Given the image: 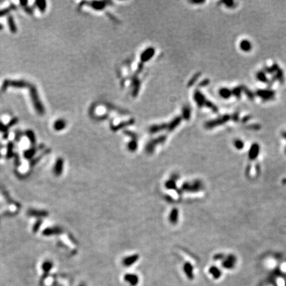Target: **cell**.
<instances>
[{
	"mask_svg": "<svg viewBox=\"0 0 286 286\" xmlns=\"http://www.w3.org/2000/svg\"><path fill=\"white\" fill-rule=\"evenodd\" d=\"M30 95L31 97V99H32L34 107L36 109V110L37 111V112L40 114V115H43V114L45 113V109L43 107V105L41 103L39 98L38 96L37 91V89L35 86H32L30 88Z\"/></svg>",
	"mask_w": 286,
	"mask_h": 286,
	"instance_id": "6da1fadb",
	"label": "cell"
},
{
	"mask_svg": "<svg viewBox=\"0 0 286 286\" xmlns=\"http://www.w3.org/2000/svg\"><path fill=\"white\" fill-rule=\"evenodd\" d=\"M26 134L27 135V137L29 138V139L30 140V141L33 143V144H35V135H34L33 132L32 130H27L26 132Z\"/></svg>",
	"mask_w": 286,
	"mask_h": 286,
	"instance_id": "484cf974",
	"label": "cell"
},
{
	"mask_svg": "<svg viewBox=\"0 0 286 286\" xmlns=\"http://www.w3.org/2000/svg\"><path fill=\"white\" fill-rule=\"evenodd\" d=\"M250 119H251V116L250 115L246 116V117H244L243 119H242V122H248Z\"/></svg>",
	"mask_w": 286,
	"mask_h": 286,
	"instance_id": "f35d334b",
	"label": "cell"
},
{
	"mask_svg": "<svg viewBox=\"0 0 286 286\" xmlns=\"http://www.w3.org/2000/svg\"><path fill=\"white\" fill-rule=\"evenodd\" d=\"M285 153H286V147H285Z\"/></svg>",
	"mask_w": 286,
	"mask_h": 286,
	"instance_id": "b9f144b4",
	"label": "cell"
},
{
	"mask_svg": "<svg viewBox=\"0 0 286 286\" xmlns=\"http://www.w3.org/2000/svg\"><path fill=\"white\" fill-rule=\"evenodd\" d=\"M66 126V122L64 120L59 119L57 120L54 124V128L55 130H60L63 129Z\"/></svg>",
	"mask_w": 286,
	"mask_h": 286,
	"instance_id": "ffe728a7",
	"label": "cell"
},
{
	"mask_svg": "<svg viewBox=\"0 0 286 286\" xmlns=\"http://www.w3.org/2000/svg\"><path fill=\"white\" fill-rule=\"evenodd\" d=\"M138 259H139V256L137 255H132L126 257L123 260V264L125 267H130L138 260Z\"/></svg>",
	"mask_w": 286,
	"mask_h": 286,
	"instance_id": "30bf717a",
	"label": "cell"
},
{
	"mask_svg": "<svg viewBox=\"0 0 286 286\" xmlns=\"http://www.w3.org/2000/svg\"><path fill=\"white\" fill-rule=\"evenodd\" d=\"M137 143H136V142H135V141L130 142L129 144H128V148H129V149L130 150V151H135V150L136 149V148H137Z\"/></svg>",
	"mask_w": 286,
	"mask_h": 286,
	"instance_id": "d6a6232c",
	"label": "cell"
},
{
	"mask_svg": "<svg viewBox=\"0 0 286 286\" xmlns=\"http://www.w3.org/2000/svg\"><path fill=\"white\" fill-rule=\"evenodd\" d=\"M154 50L153 48H150L146 50H145L144 52L142 54L141 59L143 62H146L149 59H151V58L154 55Z\"/></svg>",
	"mask_w": 286,
	"mask_h": 286,
	"instance_id": "5bb4252c",
	"label": "cell"
},
{
	"mask_svg": "<svg viewBox=\"0 0 286 286\" xmlns=\"http://www.w3.org/2000/svg\"><path fill=\"white\" fill-rule=\"evenodd\" d=\"M36 3L37 4V6L38 7L41 11H44L45 9L46 8V1H38L36 2Z\"/></svg>",
	"mask_w": 286,
	"mask_h": 286,
	"instance_id": "4dcf8cb0",
	"label": "cell"
},
{
	"mask_svg": "<svg viewBox=\"0 0 286 286\" xmlns=\"http://www.w3.org/2000/svg\"><path fill=\"white\" fill-rule=\"evenodd\" d=\"M232 119L234 121H238L239 119V113L238 112L234 113L231 117Z\"/></svg>",
	"mask_w": 286,
	"mask_h": 286,
	"instance_id": "8d00e7d4",
	"label": "cell"
},
{
	"mask_svg": "<svg viewBox=\"0 0 286 286\" xmlns=\"http://www.w3.org/2000/svg\"><path fill=\"white\" fill-rule=\"evenodd\" d=\"M178 211L177 209H174L172 211L170 214V220L171 222H172L174 223V222H176L177 220H178Z\"/></svg>",
	"mask_w": 286,
	"mask_h": 286,
	"instance_id": "cb8c5ba5",
	"label": "cell"
},
{
	"mask_svg": "<svg viewBox=\"0 0 286 286\" xmlns=\"http://www.w3.org/2000/svg\"><path fill=\"white\" fill-rule=\"evenodd\" d=\"M285 286H286V280H285Z\"/></svg>",
	"mask_w": 286,
	"mask_h": 286,
	"instance_id": "60d3db41",
	"label": "cell"
},
{
	"mask_svg": "<svg viewBox=\"0 0 286 286\" xmlns=\"http://www.w3.org/2000/svg\"><path fill=\"white\" fill-rule=\"evenodd\" d=\"M271 66H272L273 70H274V74H273V76L276 77L277 81H278L281 84H283L285 81L284 73H283V70L279 66V65L277 63H273Z\"/></svg>",
	"mask_w": 286,
	"mask_h": 286,
	"instance_id": "277c9868",
	"label": "cell"
},
{
	"mask_svg": "<svg viewBox=\"0 0 286 286\" xmlns=\"http://www.w3.org/2000/svg\"><path fill=\"white\" fill-rule=\"evenodd\" d=\"M8 25L9 27V29H10L11 32L13 33H15L17 32V27H16L15 21L13 20V17L11 15H9L8 17Z\"/></svg>",
	"mask_w": 286,
	"mask_h": 286,
	"instance_id": "d6986e66",
	"label": "cell"
},
{
	"mask_svg": "<svg viewBox=\"0 0 286 286\" xmlns=\"http://www.w3.org/2000/svg\"><path fill=\"white\" fill-rule=\"evenodd\" d=\"M29 84L27 82H26L25 81H9V80H6L3 84V86H2V90H5L8 88V87L11 86L14 87V88H26V87L29 86Z\"/></svg>",
	"mask_w": 286,
	"mask_h": 286,
	"instance_id": "3957f363",
	"label": "cell"
},
{
	"mask_svg": "<svg viewBox=\"0 0 286 286\" xmlns=\"http://www.w3.org/2000/svg\"><path fill=\"white\" fill-rule=\"evenodd\" d=\"M243 89H244L243 86L236 87V88H234L233 90L232 91V93L233 94L236 98H240L241 97V94H242V92L243 91Z\"/></svg>",
	"mask_w": 286,
	"mask_h": 286,
	"instance_id": "44dd1931",
	"label": "cell"
},
{
	"mask_svg": "<svg viewBox=\"0 0 286 286\" xmlns=\"http://www.w3.org/2000/svg\"><path fill=\"white\" fill-rule=\"evenodd\" d=\"M256 76L257 80H258V81L262 82V83L267 84L269 80V79L267 77V76H266V74L263 71V70H260V71L257 72Z\"/></svg>",
	"mask_w": 286,
	"mask_h": 286,
	"instance_id": "9a60e30c",
	"label": "cell"
},
{
	"mask_svg": "<svg viewBox=\"0 0 286 286\" xmlns=\"http://www.w3.org/2000/svg\"><path fill=\"white\" fill-rule=\"evenodd\" d=\"M263 71L265 72L266 74H270L271 76H273V75L274 74V70H273L272 66H264L263 68Z\"/></svg>",
	"mask_w": 286,
	"mask_h": 286,
	"instance_id": "83f0119b",
	"label": "cell"
},
{
	"mask_svg": "<svg viewBox=\"0 0 286 286\" xmlns=\"http://www.w3.org/2000/svg\"><path fill=\"white\" fill-rule=\"evenodd\" d=\"M255 93L263 101H270L275 99L276 92L271 89H259Z\"/></svg>",
	"mask_w": 286,
	"mask_h": 286,
	"instance_id": "7a4b0ae2",
	"label": "cell"
},
{
	"mask_svg": "<svg viewBox=\"0 0 286 286\" xmlns=\"http://www.w3.org/2000/svg\"><path fill=\"white\" fill-rule=\"evenodd\" d=\"M17 118H13V119H12V120L10 121V123H9V126H12V125H15L17 123Z\"/></svg>",
	"mask_w": 286,
	"mask_h": 286,
	"instance_id": "74e56055",
	"label": "cell"
},
{
	"mask_svg": "<svg viewBox=\"0 0 286 286\" xmlns=\"http://www.w3.org/2000/svg\"><path fill=\"white\" fill-rule=\"evenodd\" d=\"M105 1H93L91 3V6L97 10L103 9L105 7Z\"/></svg>",
	"mask_w": 286,
	"mask_h": 286,
	"instance_id": "e0dca14e",
	"label": "cell"
},
{
	"mask_svg": "<svg viewBox=\"0 0 286 286\" xmlns=\"http://www.w3.org/2000/svg\"><path fill=\"white\" fill-rule=\"evenodd\" d=\"M243 91L244 92V93H245V94L247 96V98H248L249 99H250V100L253 101V100H254V98H255L256 93H254L253 91H251L250 89H248L246 88V87L244 86Z\"/></svg>",
	"mask_w": 286,
	"mask_h": 286,
	"instance_id": "7402d4cb",
	"label": "cell"
},
{
	"mask_svg": "<svg viewBox=\"0 0 286 286\" xmlns=\"http://www.w3.org/2000/svg\"><path fill=\"white\" fill-rule=\"evenodd\" d=\"M180 122V118H177L175 120L173 121L172 122L170 123V125L169 126V130H173L174 128H175L177 125H178L179 123Z\"/></svg>",
	"mask_w": 286,
	"mask_h": 286,
	"instance_id": "f1b7e54d",
	"label": "cell"
},
{
	"mask_svg": "<svg viewBox=\"0 0 286 286\" xmlns=\"http://www.w3.org/2000/svg\"><path fill=\"white\" fill-rule=\"evenodd\" d=\"M194 97H195V101H197V103H198L199 105H203V104H204V103H205V105H206V104H207V101H206L205 98H204V97H203V96L202 95V94L200 93V92L196 91L195 93Z\"/></svg>",
	"mask_w": 286,
	"mask_h": 286,
	"instance_id": "2e32d148",
	"label": "cell"
},
{
	"mask_svg": "<svg viewBox=\"0 0 286 286\" xmlns=\"http://www.w3.org/2000/svg\"><path fill=\"white\" fill-rule=\"evenodd\" d=\"M259 151H260V146H259L258 144L257 143H254V144L252 145L249 151V158L251 160L255 159L257 156H258Z\"/></svg>",
	"mask_w": 286,
	"mask_h": 286,
	"instance_id": "9c48e42d",
	"label": "cell"
},
{
	"mask_svg": "<svg viewBox=\"0 0 286 286\" xmlns=\"http://www.w3.org/2000/svg\"><path fill=\"white\" fill-rule=\"evenodd\" d=\"M183 270L186 277L188 279H190V280H193V278H194L193 266L190 263H186L183 265Z\"/></svg>",
	"mask_w": 286,
	"mask_h": 286,
	"instance_id": "ba28073f",
	"label": "cell"
},
{
	"mask_svg": "<svg viewBox=\"0 0 286 286\" xmlns=\"http://www.w3.org/2000/svg\"><path fill=\"white\" fill-rule=\"evenodd\" d=\"M209 272L210 274L211 275L212 277L215 279V280H217V279L220 278V276L222 275V272L220 270V269L217 267V266H211V267L209 268Z\"/></svg>",
	"mask_w": 286,
	"mask_h": 286,
	"instance_id": "7c38bea8",
	"label": "cell"
},
{
	"mask_svg": "<svg viewBox=\"0 0 286 286\" xmlns=\"http://www.w3.org/2000/svg\"><path fill=\"white\" fill-rule=\"evenodd\" d=\"M234 146L237 149H242V148L244 147V142L242 141L241 140H239V139H237L236 140L234 141Z\"/></svg>",
	"mask_w": 286,
	"mask_h": 286,
	"instance_id": "f546056e",
	"label": "cell"
},
{
	"mask_svg": "<svg viewBox=\"0 0 286 286\" xmlns=\"http://www.w3.org/2000/svg\"><path fill=\"white\" fill-rule=\"evenodd\" d=\"M52 268V264L50 262H46L44 264H43V270L46 271H48Z\"/></svg>",
	"mask_w": 286,
	"mask_h": 286,
	"instance_id": "1f68e13d",
	"label": "cell"
},
{
	"mask_svg": "<svg viewBox=\"0 0 286 286\" xmlns=\"http://www.w3.org/2000/svg\"><path fill=\"white\" fill-rule=\"evenodd\" d=\"M0 131L3 132L4 133H7V132H8V127L6 125H4L1 122H0Z\"/></svg>",
	"mask_w": 286,
	"mask_h": 286,
	"instance_id": "e575fe53",
	"label": "cell"
},
{
	"mask_svg": "<svg viewBox=\"0 0 286 286\" xmlns=\"http://www.w3.org/2000/svg\"><path fill=\"white\" fill-rule=\"evenodd\" d=\"M231 119V117L229 115H225L224 116H222L221 117L217 119V120H215L213 121H211V122L207 123V127L212 128V127H214V126L223 124V123L227 122V121Z\"/></svg>",
	"mask_w": 286,
	"mask_h": 286,
	"instance_id": "52a82bcc",
	"label": "cell"
},
{
	"mask_svg": "<svg viewBox=\"0 0 286 286\" xmlns=\"http://www.w3.org/2000/svg\"><path fill=\"white\" fill-rule=\"evenodd\" d=\"M64 161L62 158H59L56 162L54 166V173L56 176H60L62 172Z\"/></svg>",
	"mask_w": 286,
	"mask_h": 286,
	"instance_id": "8fae6325",
	"label": "cell"
},
{
	"mask_svg": "<svg viewBox=\"0 0 286 286\" xmlns=\"http://www.w3.org/2000/svg\"><path fill=\"white\" fill-rule=\"evenodd\" d=\"M183 115L184 117L186 119H188L190 116V109L188 107H185L183 110Z\"/></svg>",
	"mask_w": 286,
	"mask_h": 286,
	"instance_id": "836d02e7",
	"label": "cell"
},
{
	"mask_svg": "<svg viewBox=\"0 0 286 286\" xmlns=\"http://www.w3.org/2000/svg\"><path fill=\"white\" fill-rule=\"evenodd\" d=\"M236 262V257L233 255H229L227 256V258L226 259H225V260L223 261L222 266L225 269L231 270V269H232L234 267Z\"/></svg>",
	"mask_w": 286,
	"mask_h": 286,
	"instance_id": "8992f818",
	"label": "cell"
},
{
	"mask_svg": "<svg viewBox=\"0 0 286 286\" xmlns=\"http://www.w3.org/2000/svg\"><path fill=\"white\" fill-rule=\"evenodd\" d=\"M35 150L34 149V148H32V149H30L27 150V151H26L25 152V153H24V155H25V157L26 158H31V157L33 156V155L35 154Z\"/></svg>",
	"mask_w": 286,
	"mask_h": 286,
	"instance_id": "d4e9b609",
	"label": "cell"
},
{
	"mask_svg": "<svg viewBox=\"0 0 286 286\" xmlns=\"http://www.w3.org/2000/svg\"><path fill=\"white\" fill-rule=\"evenodd\" d=\"M124 280L130 286H137L139 283V276L135 273H126L124 276Z\"/></svg>",
	"mask_w": 286,
	"mask_h": 286,
	"instance_id": "5b68a950",
	"label": "cell"
},
{
	"mask_svg": "<svg viewBox=\"0 0 286 286\" xmlns=\"http://www.w3.org/2000/svg\"><path fill=\"white\" fill-rule=\"evenodd\" d=\"M240 47H241V49L242 51L244 52H249L253 48V45H252V43H250V41H249L248 40L244 39L242 40L241 43H240Z\"/></svg>",
	"mask_w": 286,
	"mask_h": 286,
	"instance_id": "4fadbf2b",
	"label": "cell"
},
{
	"mask_svg": "<svg viewBox=\"0 0 286 286\" xmlns=\"http://www.w3.org/2000/svg\"><path fill=\"white\" fill-rule=\"evenodd\" d=\"M219 93H220V96H221L222 98H225V99L229 98L232 94V91L230 90L229 89L226 88H223L220 89V91H219Z\"/></svg>",
	"mask_w": 286,
	"mask_h": 286,
	"instance_id": "ac0fdd59",
	"label": "cell"
},
{
	"mask_svg": "<svg viewBox=\"0 0 286 286\" xmlns=\"http://www.w3.org/2000/svg\"><path fill=\"white\" fill-rule=\"evenodd\" d=\"M282 135L283 139H285L286 140V131H283L282 133Z\"/></svg>",
	"mask_w": 286,
	"mask_h": 286,
	"instance_id": "ab89813d",
	"label": "cell"
},
{
	"mask_svg": "<svg viewBox=\"0 0 286 286\" xmlns=\"http://www.w3.org/2000/svg\"><path fill=\"white\" fill-rule=\"evenodd\" d=\"M275 286H277V285H275Z\"/></svg>",
	"mask_w": 286,
	"mask_h": 286,
	"instance_id": "7bdbcfd3",
	"label": "cell"
},
{
	"mask_svg": "<svg viewBox=\"0 0 286 286\" xmlns=\"http://www.w3.org/2000/svg\"><path fill=\"white\" fill-rule=\"evenodd\" d=\"M166 125H156V126H152V127L151 128V131L152 133H154L155 132H157V131H158V130H160L162 129H163V128H165L166 127Z\"/></svg>",
	"mask_w": 286,
	"mask_h": 286,
	"instance_id": "4316f807",
	"label": "cell"
},
{
	"mask_svg": "<svg viewBox=\"0 0 286 286\" xmlns=\"http://www.w3.org/2000/svg\"><path fill=\"white\" fill-rule=\"evenodd\" d=\"M15 8H16L15 6H14V5H11L10 7H9V8H8L1 9V10H0V17L4 16L5 15H6V14H8L9 11L12 10V9H15Z\"/></svg>",
	"mask_w": 286,
	"mask_h": 286,
	"instance_id": "603a6c76",
	"label": "cell"
},
{
	"mask_svg": "<svg viewBox=\"0 0 286 286\" xmlns=\"http://www.w3.org/2000/svg\"><path fill=\"white\" fill-rule=\"evenodd\" d=\"M223 3L226 5L228 8H233L235 5V3L233 1H223Z\"/></svg>",
	"mask_w": 286,
	"mask_h": 286,
	"instance_id": "d590c367",
	"label": "cell"
}]
</instances>
